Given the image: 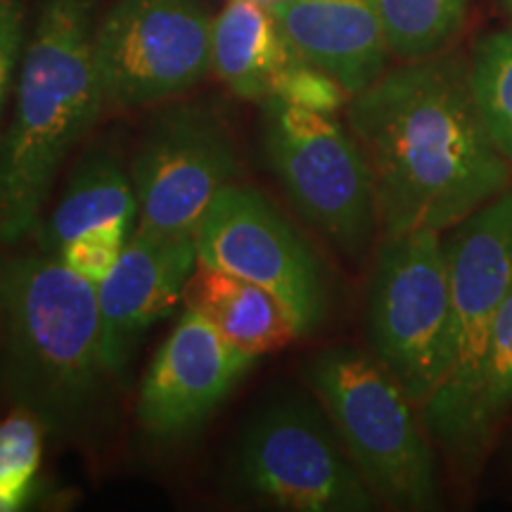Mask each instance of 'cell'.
<instances>
[{"instance_id": "cell-19", "label": "cell", "mask_w": 512, "mask_h": 512, "mask_svg": "<svg viewBox=\"0 0 512 512\" xmlns=\"http://www.w3.org/2000/svg\"><path fill=\"white\" fill-rule=\"evenodd\" d=\"M475 0H377L389 48L401 60L444 53Z\"/></svg>"}, {"instance_id": "cell-5", "label": "cell", "mask_w": 512, "mask_h": 512, "mask_svg": "<svg viewBox=\"0 0 512 512\" xmlns=\"http://www.w3.org/2000/svg\"><path fill=\"white\" fill-rule=\"evenodd\" d=\"M228 484L240 498L292 512H368L377 505L328 413L290 394L249 415L230 451Z\"/></svg>"}, {"instance_id": "cell-21", "label": "cell", "mask_w": 512, "mask_h": 512, "mask_svg": "<svg viewBox=\"0 0 512 512\" xmlns=\"http://www.w3.org/2000/svg\"><path fill=\"white\" fill-rule=\"evenodd\" d=\"M46 427L27 408L12 406L0 420V491L38 494V470L43 460Z\"/></svg>"}, {"instance_id": "cell-25", "label": "cell", "mask_w": 512, "mask_h": 512, "mask_svg": "<svg viewBox=\"0 0 512 512\" xmlns=\"http://www.w3.org/2000/svg\"><path fill=\"white\" fill-rule=\"evenodd\" d=\"M38 498V494H3L0 491V512H17L29 508Z\"/></svg>"}, {"instance_id": "cell-6", "label": "cell", "mask_w": 512, "mask_h": 512, "mask_svg": "<svg viewBox=\"0 0 512 512\" xmlns=\"http://www.w3.org/2000/svg\"><path fill=\"white\" fill-rule=\"evenodd\" d=\"M264 150L294 211L339 254L363 259L380 214L373 171L349 126L332 114L268 98Z\"/></svg>"}, {"instance_id": "cell-18", "label": "cell", "mask_w": 512, "mask_h": 512, "mask_svg": "<svg viewBox=\"0 0 512 512\" xmlns=\"http://www.w3.org/2000/svg\"><path fill=\"white\" fill-rule=\"evenodd\" d=\"M512 413V292L498 311L479 358L456 451L472 453Z\"/></svg>"}, {"instance_id": "cell-16", "label": "cell", "mask_w": 512, "mask_h": 512, "mask_svg": "<svg viewBox=\"0 0 512 512\" xmlns=\"http://www.w3.org/2000/svg\"><path fill=\"white\" fill-rule=\"evenodd\" d=\"M294 53L273 12L252 0H230L211 24V69L242 100L271 98L275 79Z\"/></svg>"}, {"instance_id": "cell-11", "label": "cell", "mask_w": 512, "mask_h": 512, "mask_svg": "<svg viewBox=\"0 0 512 512\" xmlns=\"http://www.w3.org/2000/svg\"><path fill=\"white\" fill-rule=\"evenodd\" d=\"M238 174L233 133L200 102L157 114L133 157L138 228L157 235H195L202 216Z\"/></svg>"}, {"instance_id": "cell-7", "label": "cell", "mask_w": 512, "mask_h": 512, "mask_svg": "<svg viewBox=\"0 0 512 512\" xmlns=\"http://www.w3.org/2000/svg\"><path fill=\"white\" fill-rule=\"evenodd\" d=\"M370 354L422 408L437 392L451 347V275L439 230L384 238L368 285Z\"/></svg>"}, {"instance_id": "cell-24", "label": "cell", "mask_w": 512, "mask_h": 512, "mask_svg": "<svg viewBox=\"0 0 512 512\" xmlns=\"http://www.w3.org/2000/svg\"><path fill=\"white\" fill-rule=\"evenodd\" d=\"M24 48V10L19 0H0V117L10 93L12 72Z\"/></svg>"}, {"instance_id": "cell-14", "label": "cell", "mask_w": 512, "mask_h": 512, "mask_svg": "<svg viewBox=\"0 0 512 512\" xmlns=\"http://www.w3.org/2000/svg\"><path fill=\"white\" fill-rule=\"evenodd\" d=\"M268 10L292 53L335 76L351 98L387 72L392 48L377 0H278Z\"/></svg>"}, {"instance_id": "cell-23", "label": "cell", "mask_w": 512, "mask_h": 512, "mask_svg": "<svg viewBox=\"0 0 512 512\" xmlns=\"http://www.w3.org/2000/svg\"><path fill=\"white\" fill-rule=\"evenodd\" d=\"M128 240H131V233L124 228L93 230V233L67 242L57 252V259L64 266L72 268L74 273H79L81 278H86L88 283L98 287L112 273V268L117 266Z\"/></svg>"}, {"instance_id": "cell-8", "label": "cell", "mask_w": 512, "mask_h": 512, "mask_svg": "<svg viewBox=\"0 0 512 512\" xmlns=\"http://www.w3.org/2000/svg\"><path fill=\"white\" fill-rule=\"evenodd\" d=\"M451 347L446 375L422 406L432 437L456 448L479 358L494 320L512 292V185L451 228Z\"/></svg>"}, {"instance_id": "cell-27", "label": "cell", "mask_w": 512, "mask_h": 512, "mask_svg": "<svg viewBox=\"0 0 512 512\" xmlns=\"http://www.w3.org/2000/svg\"><path fill=\"white\" fill-rule=\"evenodd\" d=\"M505 5H508V10L512 12V0H505Z\"/></svg>"}, {"instance_id": "cell-2", "label": "cell", "mask_w": 512, "mask_h": 512, "mask_svg": "<svg viewBox=\"0 0 512 512\" xmlns=\"http://www.w3.org/2000/svg\"><path fill=\"white\" fill-rule=\"evenodd\" d=\"M98 287L50 254L0 264V394L62 441H91L110 420Z\"/></svg>"}, {"instance_id": "cell-4", "label": "cell", "mask_w": 512, "mask_h": 512, "mask_svg": "<svg viewBox=\"0 0 512 512\" xmlns=\"http://www.w3.org/2000/svg\"><path fill=\"white\" fill-rule=\"evenodd\" d=\"M306 377L377 501L396 510H437V460L401 382L373 354L354 347L320 351Z\"/></svg>"}, {"instance_id": "cell-12", "label": "cell", "mask_w": 512, "mask_h": 512, "mask_svg": "<svg viewBox=\"0 0 512 512\" xmlns=\"http://www.w3.org/2000/svg\"><path fill=\"white\" fill-rule=\"evenodd\" d=\"M252 366L254 356L233 347L200 313L185 309L140 384L138 425L157 441L190 437Z\"/></svg>"}, {"instance_id": "cell-9", "label": "cell", "mask_w": 512, "mask_h": 512, "mask_svg": "<svg viewBox=\"0 0 512 512\" xmlns=\"http://www.w3.org/2000/svg\"><path fill=\"white\" fill-rule=\"evenodd\" d=\"M197 264L271 292L297 335H311L330 309L328 275L297 228L264 192L230 183L195 230Z\"/></svg>"}, {"instance_id": "cell-10", "label": "cell", "mask_w": 512, "mask_h": 512, "mask_svg": "<svg viewBox=\"0 0 512 512\" xmlns=\"http://www.w3.org/2000/svg\"><path fill=\"white\" fill-rule=\"evenodd\" d=\"M204 0H117L95 27L105 107L140 110L188 93L211 69Z\"/></svg>"}, {"instance_id": "cell-15", "label": "cell", "mask_w": 512, "mask_h": 512, "mask_svg": "<svg viewBox=\"0 0 512 512\" xmlns=\"http://www.w3.org/2000/svg\"><path fill=\"white\" fill-rule=\"evenodd\" d=\"M183 304L207 318L233 347L254 358L285 349L299 337L271 292L202 264H197L185 285Z\"/></svg>"}, {"instance_id": "cell-20", "label": "cell", "mask_w": 512, "mask_h": 512, "mask_svg": "<svg viewBox=\"0 0 512 512\" xmlns=\"http://www.w3.org/2000/svg\"><path fill=\"white\" fill-rule=\"evenodd\" d=\"M470 74L479 119L512 166V29L496 31L477 43Z\"/></svg>"}, {"instance_id": "cell-1", "label": "cell", "mask_w": 512, "mask_h": 512, "mask_svg": "<svg viewBox=\"0 0 512 512\" xmlns=\"http://www.w3.org/2000/svg\"><path fill=\"white\" fill-rule=\"evenodd\" d=\"M384 238L456 228L512 185L472 93L470 62L437 53L384 72L347 105Z\"/></svg>"}, {"instance_id": "cell-26", "label": "cell", "mask_w": 512, "mask_h": 512, "mask_svg": "<svg viewBox=\"0 0 512 512\" xmlns=\"http://www.w3.org/2000/svg\"><path fill=\"white\" fill-rule=\"evenodd\" d=\"M252 3H261V5H266V8H271V5L278 3V0H252Z\"/></svg>"}, {"instance_id": "cell-13", "label": "cell", "mask_w": 512, "mask_h": 512, "mask_svg": "<svg viewBox=\"0 0 512 512\" xmlns=\"http://www.w3.org/2000/svg\"><path fill=\"white\" fill-rule=\"evenodd\" d=\"M195 268V235L136 228L117 266L98 285L102 354L114 377L124 375L143 332L183 304Z\"/></svg>"}, {"instance_id": "cell-22", "label": "cell", "mask_w": 512, "mask_h": 512, "mask_svg": "<svg viewBox=\"0 0 512 512\" xmlns=\"http://www.w3.org/2000/svg\"><path fill=\"white\" fill-rule=\"evenodd\" d=\"M271 98L285 100L290 105L304 107V110L320 112V114H335L342 110L351 100L347 88L339 83L335 76H330L323 69L313 67V64L299 60L297 55L285 64L283 72L275 79Z\"/></svg>"}, {"instance_id": "cell-17", "label": "cell", "mask_w": 512, "mask_h": 512, "mask_svg": "<svg viewBox=\"0 0 512 512\" xmlns=\"http://www.w3.org/2000/svg\"><path fill=\"white\" fill-rule=\"evenodd\" d=\"M138 216V200L131 176L119 159L107 150H95L76 164L67 188L38 228L41 249L50 256L81 235L105 228H124L131 233Z\"/></svg>"}, {"instance_id": "cell-3", "label": "cell", "mask_w": 512, "mask_h": 512, "mask_svg": "<svg viewBox=\"0 0 512 512\" xmlns=\"http://www.w3.org/2000/svg\"><path fill=\"white\" fill-rule=\"evenodd\" d=\"M98 0H46L19 60L15 110L0 138V245L41 226L64 159L98 124L105 98L95 67Z\"/></svg>"}]
</instances>
